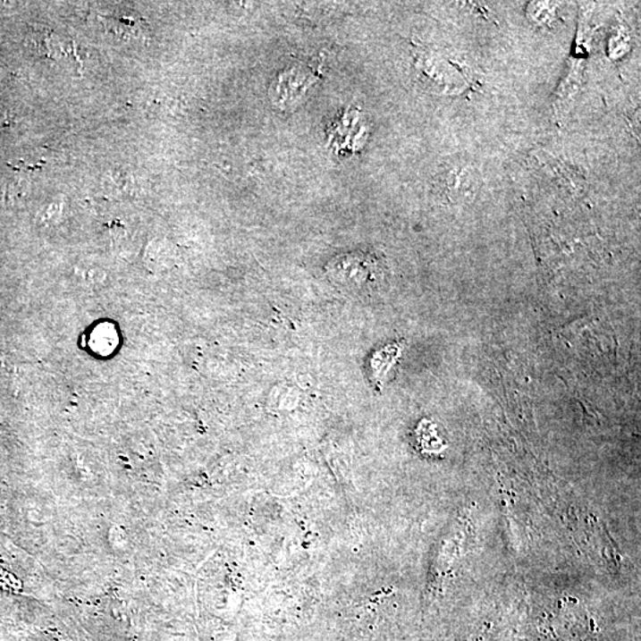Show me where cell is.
Here are the masks:
<instances>
[{"label": "cell", "instance_id": "cell-1", "mask_svg": "<svg viewBox=\"0 0 641 641\" xmlns=\"http://www.w3.org/2000/svg\"><path fill=\"white\" fill-rule=\"evenodd\" d=\"M479 184V175L472 165L454 164L442 175L440 187L448 197L455 198L476 193Z\"/></svg>", "mask_w": 641, "mask_h": 641}]
</instances>
